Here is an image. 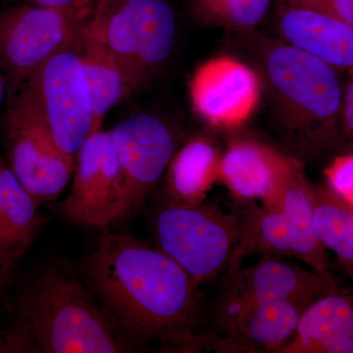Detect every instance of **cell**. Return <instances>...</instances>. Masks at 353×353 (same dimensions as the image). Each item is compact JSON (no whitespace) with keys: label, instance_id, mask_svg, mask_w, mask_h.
I'll return each mask as SVG.
<instances>
[{"label":"cell","instance_id":"1","mask_svg":"<svg viewBox=\"0 0 353 353\" xmlns=\"http://www.w3.org/2000/svg\"><path fill=\"white\" fill-rule=\"evenodd\" d=\"M87 272L111 321L130 336L180 352L216 350L213 334L196 331L199 285L161 250L130 234L106 233L88 256Z\"/></svg>","mask_w":353,"mask_h":353},{"label":"cell","instance_id":"2","mask_svg":"<svg viewBox=\"0 0 353 353\" xmlns=\"http://www.w3.org/2000/svg\"><path fill=\"white\" fill-rule=\"evenodd\" d=\"M260 60L285 154L303 162L345 152L336 69L285 41L264 46Z\"/></svg>","mask_w":353,"mask_h":353},{"label":"cell","instance_id":"3","mask_svg":"<svg viewBox=\"0 0 353 353\" xmlns=\"http://www.w3.org/2000/svg\"><path fill=\"white\" fill-rule=\"evenodd\" d=\"M9 352L116 353L129 350L110 318L77 279L46 269L18 294Z\"/></svg>","mask_w":353,"mask_h":353},{"label":"cell","instance_id":"4","mask_svg":"<svg viewBox=\"0 0 353 353\" xmlns=\"http://www.w3.org/2000/svg\"><path fill=\"white\" fill-rule=\"evenodd\" d=\"M85 31L9 94L21 95L38 114L58 148L75 159L94 134V111L82 63Z\"/></svg>","mask_w":353,"mask_h":353},{"label":"cell","instance_id":"5","mask_svg":"<svg viewBox=\"0 0 353 353\" xmlns=\"http://www.w3.org/2000/svg\"><path fill=\"white\" fill-rule=\"evenodd\" d=\"M159 250L201 287L226 271L238 239L233 211L213 204L196 205L167 199L154 221Z\"/></svg>","mask_w":353,"mask_h":353},{"label":"cell","instance_id":"6","mask_svg":"<svg viewBox=\"0 0 353 353\" xmlns=\"http://www.w3.org/2000/svg\"><path fill=\"white\" fill-rule=\"evenodd\" d=\"M94 6L78 9L14 4L0 12V70L9 94L39 67L80 36L90 24Z\"/></svg>","mask_w":353,"mask_h":353},{"label":"cell","instance_id":"7","mask_svg":"<svg viewBox=\"0 0 353 353\" xmlns=\"http://www.w3.org/2000/svg\"><path fill=\"white\" fill-rule=\"evenodd\" d=\"M6 161L39 206L55 201L68 185L76 159L62 152L38 114L21 95H9Z\"/></svg>","mask_w":353,"mask_h":353},{"label":"cell","instance_id":"8","mask_svg":"<svg viewBox=\"0 0 353 353\" xmlns=\"http://www.w3.org/2000/svg\"><path fill=\"white\" fill-rule=\"evenodd\" d=\"M88 36L103 41L143 85L170 58L175 13L167 0H120L99 32Z\"/></svg>","mask_w":353,"mask_h":353},{"label":"cell","instance_id":"9","mask_svg":"<svg viewBox=\"0 0 353 353\" xmlns=\"http://www.w3.org/2000/svg\"><path fill=\"white\" fill-rule=\"evenodd\" d=\"M71 192L61 205L70 220L104 228L125 217L124 181L111 131L90 134L76 157Z\"/></svg>","mask_w":353,"mask_h":353},{"label":"cell","instance_id":"10","mask_svg":"<svg viewBox=\"0 0 353 353\" xmlns=\"http://www.w3.org/2000/svg\"><path fill=\"white\" fill-rule=\"evenodd\" d=\"M110 131L124 181L127 216L141 208L166 173L178 150L176 138L167 123L148 113L130 116Z\"/></svg>","mask_w":353,"mask_h":353},{"label":"cell","instance_id":"11","mask_svg":"<svg viewBox=\"0 0 353 353\" xmlns=\"http://www.w3.org/2000/svg\"><path fill=\"white\" fill-rule=\"evenodd\" d=\"M261 94V77L229 57L204 62L190 83L194 111L206 124L218 130H233L245 124L259 108Z\"/></svg>","mask_w":353,"mask_h":353},{"label":"cell","instance_id":"12","mask_svg":"<svg viewBox=\"0 0 353 353\" xmlns=\"http://www.w3.org/2000/svg\"><path fill=\"white\" fill-rule=\"evenodd\" d=\"M304 308L288 301L238 303L221 299L216 311L220 352H273L289 343Z\"/></svg>","mask_w":353,"mask_h":353},{"label":"cell","instance_id":"13","mask_svg":"<svg viewBox=\"0 0 353 353\" xmlns=\"http://www.w3.org/2000/svg\"><path fill=\"white\" fill-rule=\"evenodd\" d=\"M223 284L222 301H288L304 309L339 290L329 273L305 270L271 255L226 276Z\"/></svg>","mask_w":353,"mask_h":353},{"label":"cell","instance_id":"14","mask_svg":"<svg viewBox=\"0 0 353 353\" xmlns=\"http://www.w3.org/2000/svg\"><path fill=\"white\" fill-rule=\"evenodd\" d=\"M299 161L259 141L234 139L221 155L219 181L233 199L260 201L264 208H268L278 196L285 176Z\"/></svg>","mask_w":353,"mask_h":353},{"label":"cell","instance_id":"15","mask_svg":"<svg viewBox=\"0 0 353 353\" xmlns=\"http://www.w3.org/2000/svg\"><path fill=\"white\" fill-rule=\"evenodd\" d=\"M279 30L285 43L334 69H353V25L324 14L283 6Z\"/></svg>","mask_w":353,"mask_h":353},{"label":"cell","instance_id":"16","mask_svg":"<svg viewBox=\"0 0 353 353\" xmlns=\"http://www.w3.org/2000/svg\"><path fill=\"white\" fill-rule=\"evenodd\" d=\"M279 353H353V297L338 290L310 304Z\"/></svg>","mask_w":353,"mask_h":353},{"label":"cell","instance_id":"17","mask_svg":"<svg viewBox=\"0 0 353 353\" xmlns=\"http://www.w3.org/2000/svg\"><path fill=\"white\" fill-rule=\"evenodd\" d=\"M311 188L299 161L285 176L275 201L265 209L285 215L296 259L318 273H329L331 262L316 232Z\"/></svg>","mask_w":353,"mask_h":353},{"label":"cell","instance_id":"18","mask_svg":"<svg viewBox=\"0 0 353 353\" xmlns=\"http://www.w3.org/2000/svg\"><path fill=\"white\" fill-rule=\"evenodd\" d=\"M83 73L94 111V132L101 131L106 114L143 85L138 76L101 39L85 31Z\"/></svg>","mask_w":353,"mask_h":353},{"label":"cell","instance_id":"19","mask_svg":"<svg viewBox=\"0 0 353 353\" xmlns=\"http://www.w3.org/2000/svg\"><path fill=\"white\" fill-rule=\"evenodd\" d=\"M231 211L238 223V239L225 277L241 268L243 260L253 253L296 259L289 225L281 211L267 210L257 201L236 199Z\"/></svg>","mask_w":353,"mask_h":353},{"label":"cell","instance_id":"20","mask_svg":"<svg viewBox=\"0 0 353 353\" xmlns=\"http://www.w3.org/2000/svg\"><path fill=\"white\" fill-rule=\"evenodd\" d=\"M41 206L0 157V250L16 264L31 248L43 217Z\"/></svg>","mask_w":353,"mask_h":353},{"label":"cell","instance_id":"21","mask_svg":"<svg viewBox=\"0 0 353 353\" xmlns=\"http://www.w3.org/2000/svg\"><path fill=\"white\" fill-rule=\"evenodd\" d=\"M222 153L212 139L196 136L176 150L166 171L168 199L196 205L219 181Z\"/></svg>","mask_w":353,"mask_h":353},{"label":"cell","instance_id":"22","mask_svg":"<svg viewBox=\"0 0 353 353\" xmlns=\"http://www.w3.org/2000/svg\"><path fill=\"white\" fill-rule=\"evenodd\" d=\"M311 194L318 238L353 280V206L328 187L312 183Z\"/></svg>","mask_w":353,"mask_h":353},{"label":"cell","instance_id":"23","mask_svg":"<svg viewBox=\"0 0 353 353\" xmlns=\"http://www.w3.org/2000/svg\"><path fill=\"white\" fill-rule=\"evenodd\" d=\"M197 20L232 31H250L266 17L272 0H188Z\"/></svg>","mask_w":353,"mask_h":353},{"label":"cell","instance_id":"24","mask_svg":"<svg viewBox=\"0 0 353 353\" xmlns=\"http://www.w3.org/2000/svg\"><path fill=\"white\" fill-rule=\"evenodd\" d=\"M325 176L329 189L353 206V152L334 158Z\"/></svg>","mask_w":353,"mask_h":353},{"label":"cell","instance_id":"25","mask_svg":"<svg viewBox=\"0 0 353 353\" xmlns=\"http://www.w3.org/2000/svg\"><path fill=\"white\" fill-rule=\"evenodd\" d=\"M283 6L306 9L353 25V0H281Z\"/></svg>","mask_w":353,"mask_h":353},{"label":"cell","instance_id":"26","mask_svg":"<svg viewBox=\"0 0 353 353\" xmlns=\"http://www.w3.org/2000/svg\"><path fill=\"white\" fill-rule=\"evenodd\" d=\"M341 130L345 141V152H353V78L343 92Z\"/></svg>","mask_w":353,"mask_h":353},{"label":"cell","instance_id":"27","mask_svg":"<svg viewBox=\"0 0 353 353\" xmlns=\"http://www.w3.org/2000/svg\"><path fill=\"white\" fill-rule=\"evenodd\" d=\"M15 4H27L57 9H78L94 6L95 0H13Z\"/></svg>","mask_w":353,"mask_h":353},{"label":"cell","instance_id":"28","mask_svg":"<svg viewBox=\"0 0 353 353\" xmlns=\"http://www.w3.org/2000/svg\"><path fill=\"white\" fill-rule=\"evenodd\" d=\"M120 0H95L94 16L88 25L87 34H95L101 29L102 25L105 22L106 18L113 10L114 7L119 3Z\"/></svg>","mask_w":353,"mask_h":353},{"label":"cell","instance_id":"29","mask_svg":"<svg viewBox=\"0 0 353 353\" xmlns=\"http://www.w3.org/2000/svg\"><path fill=\"white\" fill-rule=\"evenodd\" d=\"M15 264L7 259L4 253L0 250V297L6 292L11 280V275Z\"/></svg>","mask_w":353,"mask_h":353},{"label":"cell","instance_id":"30","mask_svg":"<svg viewBox=\"0 0 353 353\" xmlns=\"http://www.w3.org/2000/svg\"><path fill=\"white\" fill-rule=\"evenodd\" d=\"M0 352H9L6 331H1V330H0Z\"/></svg>","mask_w":353,"mask_h":353},{"label":"cell","instance_id":"31","mask_svg":"<svg viewBox=\"0 0 353 353\" xmlns=\"http://www.w3.org/2000/svg\"><path fill=\"white\" fill-rule=\"evenodd\" d=\"M0 97H1V82H0Z\"/></svg>","mask_w":353,"mask_h":353}]
</instances>
